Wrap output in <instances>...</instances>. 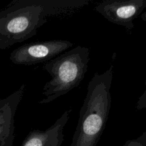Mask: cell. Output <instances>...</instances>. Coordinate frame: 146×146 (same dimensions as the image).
Listing matches in <instances>:
<instances>
[{
    "label": "cell",
    "instance_id": "277c9868",
    "mask_svg": "<svg viewBox=\"0 0 146 146\" xmlns=\"http://www.w3.org/2000/svg\"><path fill=\"white\" fill-rule=\"evenodd\" d=\"M72 46L69 41L60 39L29 43L14 49L9 59L17 65H35L53 59Z\"/></svg>",
    "mask_w": 146,
    "mask_h": 146
},
{
    "label": "cell",
    "instance_id": "ba28073f",
    "mask_svg": "<svg viewBox=\"0 0 146 146\" xmlns=\"http://www.w3.org/2000/svg\"><path fill=\"white\" fill-rule=\"evenodd\" d=\"M123 146H146V131L138 138L126 141Z\"/></svg>",
    "mask_w": 146,
    "mask_h": 146
},
{
    "label": "cell",
    "instance_id": "6da1fadb",
    "mask_svg": "<svg viewBox=\"0 0 146 146\" xmlns=\"http://www.w3.org/2000/svg\"><path fill=\"white\" fill-rule=\"evenodd\" d=\"M91 0H13L0 10V49H7L36 35L51 18L75 15Z\"/></svg>",
    "mask_w": 146,
    "mask_h": 146
},
{
    "label": "cell",
    "instance_id": "52a82bcc",
    "mask_svg": "<svg viewBox=\"0 0 146 146\" xmlns=\"http://www.w3.org/2000/svg\"><path fill=\"white\" fill-rule=\"evenodd\" d=\"M22 84L17 91L4 99L0 100V143L15 138V115L25 91Z\"/></svg>",
    "mask_w": 146,
    "mask_h": 146
},
{
    "label": "cell",
    "instance_id": "8992f818",
    "mask_svg": "<svg viewBox=\"0 0 146 146\" xmlns=\"http://www.w3.org/2000/svg\"><path fill=\"white\" fill-rule=\"evenodd\" d=\"M72 109L66 111L59 118L45 131L31 130L24 138L21 146H61L64 141V129Z\"/></svg>",
    "mask_w": 146,
    "mask_h": 146
},
{
    "label": "cell",
    "instance_id": "3957f363",
    "mask_svg": "<svg viewBox=\"0 0 146 146\" xmlns=\"http://www.w3.org/2000/svg\"><path fill=\"white\" fill-rule=\"evenodd\" d=\"M89 61V48L77 46L46 62L43 69L51 78L44 85V98L38 104H49L78 86L88 71Z\"/></svg>",
    "mask_w": 146,
    "mask_h": 146
},
{
    "label": "cell",
    "instance_id": "7a4b0ae2",
    "mask_svg": "<svg viewBox=\"0 0 146 146\" xmlns=\"http://www.w3.org/2000/svg\"><path fill=\"white\" fill-rule=\"evenodd\" d=\"M113 66L96 73L87 88L79 118L70 146H96L106 126L111 108Z\"/></svg>",
    "mask_w": 146,
    "mask_h": 146
},
{
    "label": "cell",
    "instance_id": "9c48e42d",
    "mask_svg": "<svg viewBox=\"0 0 146 146\" xmlns=\"http://www.w3.org/2000/svg\"><path fill=\"white\" fill-rule=\"evenodd\" d=\"M146 108V91H144L142 95L139 97L136 104V108L138 111L144 109Z\"/></svg>",
    "mask_w": 146,
    "mask_h": 146
},
{
    "label": "cell",
    "instance_id": "5b68a950",
    "mask_svg": "<svg viewBox=\"0 0 146 146\" xmlns=\"http://www.w3.org/2000/svg\"><path fill=\"white\" fill-rule=\"evenodd\" d=\"M146 8V0H104L96 5L95 10L113 24L134 28L133 21Z\"/></svg>",
    "mask_w": 146,
    "mask_h": 146
}]
</instances>
